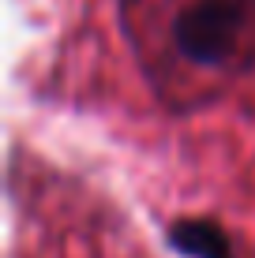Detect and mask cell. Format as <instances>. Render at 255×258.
Instances as JSON below:
<instances>
[{
    "mask_svg": "<svg viewBox=\"0 0 255 258\" xmlns=\"http://www.w3.org/2000/svg\"><path fill=\"white\" fill-rule=\"evenodd\" d=\"M169 243L180 247L188 258H233L229 239L214 221H177L169 228Z\"/></svg>",
    "mask_w": 255,
    "mask_h": 258,
    "instance_id": "2",
    "label": "cell"
},
{
    "mask_svg": "<svg viewBox=\"0 0 255 258\" xmlns=\"http://www.w3.org/2000/svg\"><path fill=\"white\" fill-rule=\"evenodd\" d=\"M244 26V8L236 0H191L188 8L173 19V41L180 56L191 64H225L236 49Z\"/></svg>",
    "mask_w": 255,
    "mask_h": 258,
    "instance_id": "1",
    "label": "cell"
}]
</instances>
